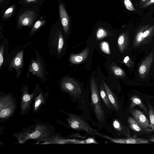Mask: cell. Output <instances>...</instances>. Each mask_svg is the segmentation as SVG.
<instances>
[{"mask_svg": "<svg viewBox=\"0 0 154 154\" xmlns=\"http://www.w3.org/2000/svg\"><path fill=\"white\" fill-rule=\"evenodd\" d=\"M35 0H26V1L27 2H33Z\"/></svg>", "mask_w": 154, "mask_h": 154, "instance_id": "33", "label": "cell"}, {"mask_svg": "<svg viewBox=\"0 0 154 154\" xmlns=\"http://www.w3.org/2000/svg\"><path fill=\"white\" fill-rule=\"evenodd\" d=\"M103 137L117 143L138 144L148 143L149 142V140L148 139L137 137L136 135H134L132 137H129L125 139H114L104 135Z\"/></svg>", "mask_w": 154, "mask_h": 154, "instance_id": "10", "label": "cell"}, {"mask_svg": "<svg viewBox=\"0 0 154 154\" xmlns=\"http://www.w3.org/2000/svg\"><path fill=\"white\" fill-rule=\"evenodd\" d=\"M131 103L129 108L130 111L136 105L138 106L142 109L146 113L148 112V110L143 104L140 97L138 95H134L131 98Z\"/></svg>", "mask_w": 154, "mask_h": 154, "instance_id": "16", "label": "cell"}, {"mask_svg": "<svg viewBox=\"0 0 154 154\" xmlns=\"http://www.w3.org/2000/svg\"><path fill=\"white\" fill-rule=\"evenodd\" d=\"M150 1L151 3L154 2V0H151Z\"/></svg>", "mask_w": 154, "mask_h": 154, "instance_id": "34", "label": "cell"}, {"mask_svg": "<svg viewBox=\"0 0 154 154\" xmlns=\"http://www.w3.org/2000/svg\"><path fill=\"white\" fill-rule=\"evenodd\" d=\"M59 10L60 18L64 32L67 33L69 29V20L64 7L62 4H60Z\"/></svg>", "mask_w": 154, "mask_h": 154, "instance_id": "14", "label": "cell"}, {"mask_svg": "<svg viewBox=\"0 0 154 154\" xmlns=\"http://www.w3.org/2000/svg\"><path fill=\"white\" fill-rule=\"evenodd\" d=\"M35 12L32 10H27L19 16L18 24L19 27L31 26L36 17Z\"/></svg>", "mask_w": 154, "mask_h": 154, "instance_id": "8", "label": "cell"}, {"mask_svg": "<svg viewBox=\"0 0 154 154\" xmlns=\"http://www.w3.org/2000/svg\"><path fill=\"white\" fill-rule=\"evenodd\" d=\"M128 121L129 124V126L132 130L137 132L142 131L143 129L134 118L129 117Z\"/></svg>", "mask_w": 154, "mask_h": 154, "instance_id": "20", "label": "cell"}, {"mask_svg": "<svg viewBox=\"0 0 154 154\" xmlns=\"http://www.w3.org/2000/svg\"><path fill=\"white\" fill-rule=\"evenodd\" d=\"M131 112L143 130L151 131L150 121L143 112L137 109L132 110Z\"/></svg>", "mask_w": 154, "mask_h": 154, "instance_id": "7", "label": "cell"}, {"mask_svg": "<svg viewBox=\"0 0 154 154\" xmlns=\"http://www.w3.org/2000/svg\"><path fill=\"white\" fill-rule=\"evenodd\" d=\"M128 37L125 33H122L119 36L118 43L120 52L123 53L127 49L128 44Z\"/></svg>", "mask_w": 154, "mask_h": 154, "instance_id": "17", "label": "cell"}, {"mask_svg": "<svg viewBox=\"0 0 154 154\" xmlns=\"http://www.w3.org/2000/svg\"><path fill=\"white\" fill-rule=\"evenodd\" d=\"M64 44V41L62 34L59 32L57 41V51L59 54L61 52Z\"/></svg>", "mask_w": 154, "mask_h": 154, "instance_id": "24", "label": "cell"}, {"mask_svg": "<svg viewBox=\"0 0 154 154\" xmlns=\"http://www.w3.org/2000/svg\"><path fill=\"white\" fill-rule=\"evenodd\" d=\"M4 0H0V3H1V2Z\"/></svg>", "mask_w": 154, "mask_h": 154, "instance_id": "35", "label": "cell"}, {"mask_svg": "<svg viewBox=\"0 0 154 154\" xmlns=\"http://www.w3.org/2000/svg\"><path fill=\"white\" fill-rule=\"evenodd\" d=\"M89 50L86 48L81 53L77 54H71L69 60L72 64H79L84 61L88 57Z\"/></svg>", "mask_w": 154, "mask_h": 154, "instance_id": "13", "label": "cell"}, {"mask_svg": "<svg viewBox=\"0 0 154 154\" xmlns=\"http://www.w3.org/2000/svg\"><path fill=\"white\" fill-rule=\"evenodd\" d=\"M124 63L128 67L131 68L134 65V63L131 60L128 56H126L123 61Z\"/></svg>", "mask_w": 154, "mask_h": 154, "instance_id": "29", "label": "cell"}, {"mask_svg": "<svg viewBox=\"0 0 154 154\" xmlns=\"http://www.w3.org/2000/svg\"><path fill=\"white\" fill-rule=\"evenodd\" d=\"M113 126L114 128L117 131H121L122 130L123 128L117 119L113 121Z\"/></svg>", "mask_w": 154, "mask_h": 154, "instance_id": "30", "label": "cell"}, {"mask_svg": "<svg viewBox=\"0 0 154 154\" xmlns=\"http://www.w3.org/2000/svg\"><path fill=\"white\" fill-rule=\"evenodd\" d=\"M100 46L103 52L107 54H110L109 46L107 42H102L100 43Z\"/></svg>", "mask_w": 154, "mask_h": 154, "instance_id": "27", "label": "cell"}, {"mask_svg": "<svg viewBox=\"0 0 154 154\" xmlns=\"http://www.w3.org/2000/svg\"><path fill=\"white\" fill-rule=\"evenodd\" d=\"M149 108L148 114L149 118L151 131L154 130V108L149 103H148Z\"/></svg>", "mask_w": 154, "mask_h": 154, "instance_id": "22", "label": "cell"}, {"mask_svg": "<svg viewBox=\"0 0 154 154\" xmlns=\"http://www.w3.org/2000/svg\"><path fill=\"white\" fill-rule=\"evenodd\" d=\"M103 85L107 94L108 99L115 110L118 111L119 109V105L116 97L111 91L107 84L103 81Z\"/></svg>", "mask_w": 154, "mask_h": 154, "instance_id": "15", "label": "cell"}, {"mask_svg": "<svg viewBox=\"0 0 154 154\" xmlns=\"http://www.w3.org/2000/svg\"><path fill=\"white\" fill-rule=\"evenodd\" d=\"M107 34L105 29L102 28H100L98 29L96 33L97 38L101 39L107 35Z\"/></svg>", "mask_w": 154, "mask_h": 154, "instance_id": "25", "label": "cell"}, {"mask_svg": "<svg viewBox=\"0 0 154 154\" xmlns=\"http://www.w3.org/2000/svg\"><path fill=\"white\" fill-rule=\"evenodd\" d=\"M31 72L35 75L38 78L42 79L43 78V67L39 58L36 60H32L29 66L28 74Z\"/></svg>", "mask_w": 154, "mask_h": 154, "instance_id": "11", "label": "cell"}, {"mask_svg": "<svg viewBox=\"0 0 154 154\" xmlns=\"http://www.w3.org/2000/svg\"><path fill=\"white\" fill-rule=\"evenodd\" d=\"M68 117L66 121L72 128L78 131H84L88 134L101 137L103 135L91 127L89 125L78 116L72 113L66 112Z\"/></svg>", "mask_w": 154, "mask_h": 154, "instance_id": "1", "label": "cell"}, {"mask_svg": "<svg viewBox=\"0 0 154 154\" xmlns=\"http://www.w3.org/2000/svg\"><path fill=\"white\" fill-rule=\"evenodd\" d=\"M111 69L113 73L116 76L123 77L126 75V73L124 71L117 66H111Z\"/></svg>", "mask_w": 154, "mask_h": 154, "instance_id": "23", "label": "cell"}, {"mask_svg": "<svg viewBox=\"0 0 154 154\" xmlns=\"http://www.w3.org/2000/svg\"><path fill=\"white\" fill-rule=\"evenodd\" d=\"M100 97L106 105L109 108H111V104L110 102L105 91L103 85H100L99 87Z\"/></svg>", "mask_w": 154, "mask_h": 154, "instance_id": "19", "label": "cell"}, {"mask_svg": "<svg viewBox=\"0 0 154 154\" xmlns=\"http://www.w3.org/2000/svg\"><path fill=\"white\" fill-rule=\"evenodd\" d=\"M142 0L143 1H145L146 0Z\"/></svg>", "mask_w": 154, "mask_h": 154, "instance_id": "36", "label": "cell"}, {"mask_svg": "<svg viewBox=\"0 0 154 154\" xmlns=\"http://www.w3.org/2000/svg\"><path fill=\"white\" fill-rule=\"evenodd\" d=\"M15 104L12 97L6 95L1 97L0 98V118L5 119L9 118L14 113Z\"/></svg>", "mask_w": 154, "mask_h": 154, "instance_id": "3", "label": "cell"}, {"mask_svg": "<svg viewBox=\"0 0 154 154\" xmlns=\"http://www.w3.org/2000/svg\"><path fill=\"white\" fill-rule=\"evenodd\" d=\"M154 58V53L152 51L146 56L140 63L138 72L139 76L141 78H145L148 74Z\"/></svg>", "mask_w": 154, "mask_h": 154, "instance_id": "5", "label": "cell"}, {"mask_svg": "<svg viewBox=\"0 0 154 154\" xmlns=\"http://www.w3.org/2000/svg\"><path fill=\"white\" fill-rule=\"evenodd\" d=\"M23 51H21L18 52L14 58L8 68L10 69L13 68L15 69L17 76H20L21 74V69L22 68L23 63Z\"/></svg>", "mask_w": 154, "mask_h": 154, "instance_id": "12", "label": "cell"}, {"mask_svg": "<svg viewBox=\"0 0 154 154\" xmlns=\"http://www.w3.org/2000/svg\"><path fill=\"white\" fill-rule=\"evenodd\" d=\"M90 85L91 103L94 106V113L98 120L102 122L104 119V113L100 101L98 88L93 77L91 78Z\"/></svg>", "mask_w": 154, "mask_h": 154, "instance_id": "2", "label": "cell"}, {"mask_svg": "<svg viewBox=\"0 0 154 154\" xmlns=\"http://www.w3.org/2000/svg\"><path fill=\"white\" fill-rule=\"evenodd\" d=\"M48 130L44 125H38L36 126L35 131L29 134H26L24 135V139H28L42 140L47 137ZM23 137V138L24 137Z\"/></svg>", "mask_w": 154, "mask_h": 154, "instance_id": "9", "label": "cell"}, {"mask_svg": "<svg viewBox=\"0 0 154 154\" xmlns=\"http://www.w3.org/2000/svg\"><path fill=\"white\" fill-rule=\"evenodd\" d=\"M64 143L73 144H98L97 142L93 138H90L85 140H81L76 139H68L64 140Z\"/></svg>", "mask_w": 154, "mask_h": 154, "instance_id": "18", "label": "cell"}, {"mask_svg": "<svg viewBox=\"0 0 154 154\" xmlns=\"http://www.w3.org/2000/svg\"><path fill=\"white\" fill-rule=\"evenodd\" d=\"M22 92L20 103L21 115L26 113L29 110L31 103L35 94L34 92L31 94L28 93L27 86L24 87Z\"/></svg>", "mask_w": 154, "mask_h": 154, "instance_id": "6", "label": "cell"}, {"mask_svg": "<svg viewBox=\"0 0 154 154\" xmlns=\"http://www.w3.org/2000/svg\"><path fill=\"white\" fill-rule=\"evenodd\" d=\"M45 20H38L34 24L32 29L31 33H32L37 31L45 23Z\"/></svg>", "mask_w": 154, "mask_h": 154, "instance_id": "26", "label": "cell"}, {"mask_svg": "<svg viewBox=\"0 0 154 154\" xmlns=\"http://www.w3.org/2000/svg\"><path fill=\"white\" fill-rule=\"evenodd\" d=\"M62 90L75 98H79L82 94V89L79 84L72 78L65 77L61 83Z\"/></svg>", "mask_w": 154, "mask_h": 154, "instance_id": "4", "label": "cell"}, {"mask_svg": "<svg viewBox=\"0 0 154 154\" xmlns=\"http://www.w3.org/2000/svg\"><path fill=\"white\" fill-rule=\"evenodd\" d=\"M4 46L2 45L0 48V67L2 66L3 62V52Z\"/></svg>", "mask_w": 154, "mask_h": 154, "instance_id": "31", "label": "cell"}, {"mask_svg": "<svg viewBox=\"0 0 154 154\" xmlns=\"http://www.w3.org/2000/svg\"><path fill=\"white\" fill-rule=\"evenodd\" d=\"M44 97L42 93H40L35 99L34 107V112L38 110L41 105L44 103Z\"/></svg>", "mask_w": 154, "mask_h": 154, "instance_id": "21", "label": "cell"}, {"mask_svg": "<svg viewBox=\"0 0 154 154\" xmlns=\"http://www.w3.org/2000/svg\"><path fill=\"white\" fill-rule=\"evenodd\" d=\"M14 8V6L12 5L8 8L4 14L3 18L6 19L10 17L13 12Z\"/></svg>", "mask_w": 154, "mask_h": 154, "instance_id": "28", "label": "cell"}, {"mask_svg": "<svg viewBox=\"0 0 154 154\" xmlns=\"http://www.w3.org/2000/svg\"><path fill=\"white\" fill-rule=\"evenodd\" d=\"M150 141L154 142V137H151L149 140Z\"/></svg>", "mask_w": 154, "mask_h": 154, "instance_id": "32", "label": "cell"}]
</instances>
